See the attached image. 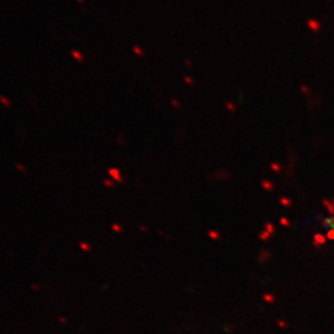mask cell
Here are the masks:
<instances>
[{"instance_id":"obj_1","label":"cell","mask_w":334,"mask_h":334,"mask_svg":"<svg viewBox=\"0 0 334 334\" xmlns=\"http://www.w3.org/2000/svg\"><path fill=\"white\" fill-rule=\"evenodd\" d=\"M325 244V236L322 235L321 233H317L314 236H313V245L316 248H319L321 245H324Z\"/></svg>"},{"instance_id":"obj_2","label":"cell","mask_w":334,"mask_h":334,"mask_svg":"<svg viewBox=\"0 0 334 334\" xmlns=\"http://www.w3.org/2000/svg\"><path fill=\"white\" fill-rule=\"evenodd\" d=\"M109 175L114 178V182H118V183H120V182H123V176H121L120 171L118 168H110L109 170Z\"/></svg>"},{"instance_id":"obj_3","label":"cell","mask_w":334,"mask_h":334,"mask_svg":"<svg viewBox=\"0 0 334 334\" xmlns=\"http://www.w3.org/2000/svg\"><path fill=\"white\" fill-rule=\"evenodd\" d=\"M323 204H324V207L327 208L328 213H330L332 216H334V203H333V202H329L328 199H324V201H323Z\"/></svg>"},{"instance_id":"obj_4","label":"cell","mask_w":334,"mask_h":334,"mask_svg":"<svg viewBox=\"0 0 334 334\" xmlns=\"http://www.w3.org/2000/svg\"><path fill=\"white\" fill-rule=\"evenodd\" d=\"M274 230H275V227L272 225L271 223H266V224H265V231H267L270 235L274 234Z\"/></svg>"},{"instance_id":"obj_5","label":"cell","mask_w":334,"mask_h":334,"mask_svg":"<svg viewBox=\"0 0 334 334\" xmlns=\"http://www.w3.org/2000/svg\"><path fill=\"white\" fill-rule=\"evenodd\" d=\"M280 202H281V204L285 205V207H291V205H292V201L288 199V198H286V197L280 198Z\"/></svg>"},{"instance_id":"obj_6","label":"cell","mask_w":334,"mask_h":334,"mask_svg":"<svg viewBox=\"0 0 334 334\" xmlns=\"http://www.w3.org/2000/svg\"><path fill=\"white\" fill-rule=\"evenodd\" d=\"M262 187L266 188L267 191H271L272 188H274V185H272L271 182H268V181H265V182H262Z\"/></svg>"},{"instance_id":"obj_7","label":"cell","mask_w":334,"mask_h":334,"mask_svg":"<svg viewBox=\"0 0 334 334\" xmlns=\"http://www.w3.org/2000/svg\"><path fill=\"white\" fill-rule=\"evenodd\" d=\"M270 236H271V235H270L267 231H265V230H264V231L260 234V239H261V240H268V239H270Z\"/></svg>"},{"instance_id":"obj_8","label":"cell","mask_w":334,"mask_h":334,"mask_svg":"<svg viewBox=\"0 0 334 334\" xmlns=\"http://www.w3.org/2000/svg\"><path fill=\"white\" fill-rule=\"evenodd\" d=\"M327 238L329 240H334V229H328V233H327Z\"/></svg>"},{"instance_id":"obj_9","label":"cell","mask_w":334,"mask_h":334,"mask_svg":"<svg viewBox=\"0 0 334 334\" xmlns=\"http://www.w3.org/2000/svg\"><path fill=\"white\" fill-rule=\"evenodd\" d=\"M280 223H281L282 225H285V227H290V225H291V223H290V220H288L287 218H281V219H280Z\"/></svg>"},{"instance_id":"obj_10","label":"cell","mask_w":334,"mask_h":334,"mask_svg":"<svg viewBox=\"0 0 334 334\" xmlns=\"http://www.w3.org/2000/svg\"><path fill=\"white\" fill-rule=\"evenodd\" d=\"M209 236L213 238V239H218L219 238V234L217 231H209Z\"/></svg>"},{"instance_id":"obj_11","label":"cell","mask_w":334,"mask_h":334,"mask_svg":"<svg viewBox=\"0 0 334 334\" xmlns=\"http://www.w3.org/2000/svg\"><path fill=\"white\" fill-rule=\"evenodd\" d=\"M113 229H115L118 233H121V228H120V227H118V225H113Z\"/></svg>"},{"instance_id":"obj_12","label":"cell","mask_w":334,"mask_h":334,"mask_svg":"<svg viewBox=\"0 0 334 334\" xmlns=\"http://www.w3.org/2000/svg\"><path fill=\"white\" fill-rule=\"evenodd\" d=\"M105 185H107L108 187H113V186H114V183H113V182H110V181H107Z\"/></svg>"},{"instance_id":"obj_13","label":"cell","mask_w":334,"mask_h":334,"mask_svg":"<svg viewBox=\"0 0 334 334\" xmlns=\"http://www.w3.org/2000/svg\"><path fill=\"white\" fill-rule=\"evenodd\" d=\"M330 220H332V228L334 229V217H332V218H330ZM332 228H330V229H332Z\"/></svg>"},{"instance_id":"obj_14","label":"cell","mask_w":334,"mask_h":334,"mask_svg":"<svg viewBox=\"0 0 334 334\" xmlns=\"http://www.w3.org/2000/svg\"><path fill=\"white\" fill-rule=\"evenodd\" d=\"M333 203H334V199H333Z\"/></svg>"}]
</instances>
